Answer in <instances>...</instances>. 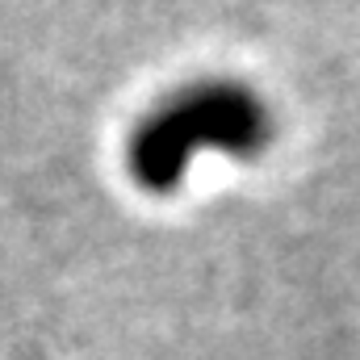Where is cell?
Masks as SVG:
<instances>
[{"label": "cell", "instance_id": "6da1fadb", "mask_svg": "<svg viewBox=\"0 0 360 360\" xmlns=\"http://www.w3.org/2000/svg\"><path fill=\"white\" fill-rule=\"evenodd\" d=\"M272 134L269 109L239 84H201L176 96L172 105L155 109L134 147L130 168L147 188H172L188 160L197 151H231V155H256Z\"/></svg>", "mask_w": 360, "mask_h": 360}]
</instances>
